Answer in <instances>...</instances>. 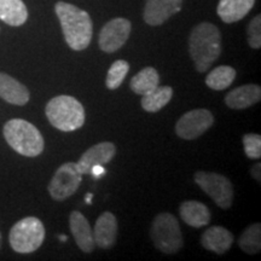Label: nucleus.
Wrapping results in <instances>:
<instances>
[{"label": "nucleus", "mask_w": 261, "mask_h": 261, "mask_svg": "<svg viewBox=\"0 0 261 261\" xmlns=\"http://www.w3.org/2000/svg\"><path fill=\"white\" fill-rule=\"evenodd\" d=\"M69 226L77 247L84 253H92L96 248L92 228L89 220L79 211H73L69 217Z\"/></svg>", "instance_id": "nucleus-13"}, {"label": "nucleus", "mask_w": 261, "mask_h": 261, "mask_svg": "<svg viewBox=\"0 0 261 261\" xmlns=\"http://www.w3.org/2000/svg\"><path fill=\"white\" fill-rule=\"evenodd\" d=\"M55 10L68 46L74 51L85 50L90 45L93 34L90 15L77 6L64 2H58Z\"/></svg>", "instance_id": "nucleus-1"}, {"label": "nucleus", "mask_w": 261, "mask_h": 261, "mask_svg": "<svg viewBox=\"0 0 261 261\" xmlns=\"http://www.w3.org/2000/svg\"><path fill=\"white\" fill-rule=\"evenodd\" d=\"M60 241L61 242H65V241H67V236H65V234H61Z\"/></svg>", "instance_id": "nucleus-31"}, {"label": "nucleus", "mask_w": 261, "mask_h": 261, "mask_svg": "<svg viewBox=\"0 0 261 261\" xmlns=\"http://www.w3.org/2000/svg\"><path fill=\"white\" fill-rule=\"evenodd\" d=\"M47 120L55 128L63 132H73L85 123V109L76 98L57 96L52 98L45 108Z\"/></svg>", "instance_id": "nucleus-4"}, {"label": "nucleus", "mask_w": 261, "mask_h": 261, "mask_svg": "<svg viewBox=\"0 0 261 261\" xmlns=\"http://www.w3.org/2000/svg\"><path fill=\"white\" fill-rule=\"evenodd\" d=\"M28 18L27 6L22 0H0V19L12 27L25 23Z\"/></svg>", "instance_id": "nucleus-20"}, {"label": "nucleus", "mask_w": 261, "mask_h": 261, "mask_svg": "<svg viewBox=\"0 0 261 261\" xmlns=\"http://www.w3.org/2000/svg\"><path fill=\"white\" fill-rule=\"evenodd\" d=\"M3 133L8 144L19 155L35 158L44 150L45 143L40 130L23 119L10 120L5 123Z\"/></svg>", "instance_id": "nucleus-3"}, {"label": "nucleus", "mask_w": 261, "mask_h": 261, "mask_svg": "<svg viewBox=\"0 0 261 261\" xmlns=\"http://www.w3.org/2000/svg\"><path fill=\"white\" fill-rule=\"evenodd\" d=\"M244 152L249 159L259 160L261 158V137L255 133L243 136Z\"/></svg>", "instance_id": "nucleus-26"}, {"label": "nucleus", "mask_w": 261, "mask_h": 261, "mask_svg": "<svg viewBox=\"0 0 261 261\" xmlns=\"http://www.w3.org/2000/svg\"><path fill=\"white\" fill-rule=\"evenodd\" d=\"M261 99V89L255 84H248L237 87L225 97V103L234 110H243L255 106Z\"/></svg>", "instance_id": "nucleus-15"}, {"label": "nucleus", "mask_w": 261, "mask_h": 261, "mask_svg": "<svg viewBox=\"0 0 261 261\" xmlns=\"http://www.w3.org/2000/svg\"><path fill=\"white\" fill-rule=\"evenodd\" d=\"M159 83L160 76L158 70L152 67H146L132 77L129 87L136 94L144 96L156 89L159 86Z\"/></svg>", "instance_id": "nucleus-21"}, {"label": "nucleus", "mask_w": 261, "mask_h": 261, "mask_svg": "<svg viewBox=\"0 0 261 261\" xmlns=\"http://www.w3.org/2000/svg\"><path fill=\"white\" fill-rule=\"evenodd\" d=\"M117 220L115 215L110 212L104 213L98 218L94 225L93 238L97 247L102 249H110L116 242Z\"/></svg>", "instance_id": "nucleus-14"}, {"label": "nucleus", "mask_w": 261, "mask_h": 261, "mask_svg": "<svg viewBox=\"0 0 261 261\" xmlns=\"http://www.w3.org/2000/svg\"><path fill=\"white\" fill-rule=\"evenodd\" d=\"M90 174H92L93 178L98 179V178L102 177V175L106 174V169H104L102 165H97V166H94V167H92V169H91Z\"/></svg>", "instance_id": "nucleus-28"}, {"label": "nucleus", "mask_w": 261, "mask_h": 261, "mask_svg": "<svg viewBox=\"0 0 261 261\" xmlns=\"http://www.w3.org/2000/svg\"><path fill=\"white\" fill-rule=\"evenodd\" d=\"M173 89L169 86H158L151 92L142 98V108L148 113H158L163 107L171 102Z\"/></svg>", "instance_id": "nucleus-22"}, {"label": "nucleus", "mask_w": 261, "mask_h": 261, "mask_svg": "<svg viewBox=\"0 0 261 261\" xmlns=\"http://www.w3.org/2000/svg\"><path fill=\"white\" fill-rule=\"evenodd\" d=\"M238 246L244 253L257 254L261 250V225L253 224L248 226L238 240Z\"/></svg>", "instance_id": "nucleus-24"}, {"label": "nucleus", "mask_w": 261, "mask_h": 261, "mask_svg": "<svg viewBox=\"0 0 261 261\" xmlns=\"http://www.w3.org/2000/svg\"><path fill=\"white\" fill-rule=\"evenodd\" d=\"M116 154V148L113 143L102 142L91 146L81 156L79 161L76 162L77 168L81 174H90L91 169L94 166L102 165L110 162Z\"/></svg>", "instance_id": "nucleus-11"}, {"label": "nucleus", "mask_w": 261, "mask_h": 261, "mask_svg": "<svg viewBox=\"0 0 261 261\" xmlns=\"http://www.w3.org/2000/svg\"><path fill=\"white\" fill-rule=\"evenodd\" d=\"M248 44L252 48L261 47V16L257 15L248 25Z\"/></svg>", "instance_id": "nucleus-27"}, {"label": "nucleus", "mask_w": 261, "mask_h": 261, "mask_svg": "<svg viewBox=\"0 0 261 261\" xmlns=\"http://www.w3.org/2000/svg\"><path fill=\"white\" fill-rule=\"evenodd\" d=\"M83 174L75 162L63 163L52 177L48 184V194L55 201L63 202L73 196L79 189Z\"/></svg>", "instance_id": "nucleus-8"}, {"label": "nucleus", "mask_w": 261, "mask_h": 261, "mask_svg": "<svg viewBox=\"0 0 261 261\" xmlns=\"http://www.w3.org/2000/svg\"><path fill=\"white\" fill-rule=\"evenodd\" d=\"M181 220L189 226L200 228L207 226L211 221V212L208 207L198 201H185L179 207Z\"/></svg>", "instance_id": "nucleus-18"}, {"label": "nucleus", "mask_w": 261, "mask_h": 261, "mask_svg": "<svg viewBox=\"0 0 261 261\" xmlns=\"http://www.w3.org/2000/svg\"><path fill=\"white\" fill-rule=\"evenodd\" d=\"M130 29V22L126 18H114L109 21L102 28L98 39L99 48L107 54H113L121 48L128 40Z\"/></svg>", "instance_id": "nucleus-10"}, {"label": "nucleus", "mask_w": 261, "mask_h": 261, "mask_svg": "<svg viewBox=\"0 0 261 261\" xmlns=\"http://www.w3.org/2000/svg\"><path fill=\"white\" fill-rule=\"evenodd\" d=\"M234 236L223 226H211L204 231L201 237V244L204 249L217 254L226 253L232 246Z\"/></svg>", "instance_id": "nucleus-16"}, {"label": "nucleus", "mask_w": 261, "mask_h": 261, "mask_svg": "<svg viewBox=\"0 0 261 261\" xmlns=\"http://www.w3.org/2000/svg\"><path fill=\"white\" fill-rule=\"evenodd\" d=\"M182 0H146L144 21L149 25H161L181 10Z\"/></svg>", "instance_id": "nucleus-12"}, {"label": "nucleus", "mask_w": 261, "mask_h": 261, "mask_svg": "<svg viewBox=\"0 0 261 261\" xmlns=\"http://www.w3.org/2000/svg\"><path fill=\"white\" fill-rule=\"evenodd\" d=\"M221 35L217 25L202 22L192 29L189 38V54L198 73H205L220 56Z\"/></svg>", "instance_id": "nucleus-2"}, {"label": "nucleus", "mask_w": 261, "mask_h": 261, "mask_svg": "<svg viewBox=\"0 0 261 261\" xmlns=\"http://www.w3.org/2000/svg\"><path fill=\"white\" fill-rule=\"evenodd\" d=\"M214 116L207 109H194L185 113L175 123V133L179 138L194 140L204 135L213 126Z\"/></svg>", "instance_id": "nucleus-9"}, {"label": "nucleus", "mask_w": 261, "mask_h": 261, "mask_svg": "<svg viewBox=\"0 0 261 261\" xmlns=\"http://www.w3.org/2000/svg\"><path fill=\"white\" fill-rule=\"evenodd\" d=\"M129 70V64L128 62L119 60L115 61L112 64V67L109 68L107 75V87L109 90H116L121 86V84L125 80L127 73Z\"/></svg>", "instance_id": "nucleus-25"}, {"label": "nucleus", "mask_w": 261, "mask_h": 261, "mask_svg": "<svg viewBox=\"0 0 261 261\" xmlns=\"http://www.w3.org/2000/svg\"><path fill=\"white\" fill-rule=\"evenodd\" d=\"M2 240H3V237H2V233H0V248H2Z\"/></svg>", "instance_id": "nucleus-32"}, {"label": "nucleus", "mask_w": 261, "mask_h": 261, "mask_svg": "<svg viewBox=\"0 0 261 261\" xmlns=\"http://www.w3.org/2000/svg\"><path fill=\"white\" fill-rule=\"evenodd\" d=\"M254 4L255 0H220L217 12L225 23H234L246 17Z\"/></svg>", "instance_id": "nucleus-19"}, {"label": "nucleus", "mask_w": 261, "mask_h": 261, "mask_svg": "<svg viewBox=\"0 0 261 261\" xmlns=\"http://www.w3.org/2000/svg\"><path fill=\"white\" fill-rule=\"evenodd\" d=\"M195 182L207 194L218 207L231 208L233 202V185L225 175L200 171L195 174Z\"/></svg>", "instance_id": "nucleus-7"}, {"label": "nucleus", "mask_w": 261, "mask_h": 261, "mask_svg": "<svg viewBox=\"0 0 261 261\" xmlns=\"http://www.w3.org/2000/svg\"><path fill=\"white\" fill-rule=\"evenodd\" d=\"M44 224L35 217H27L17 221L9 233L10 246L19 254L35 252L44 243Z\"/></svg>", "instance_id": "nucleus-5"}, {"label": "nucleus", "mask_w": 261, "mask_h": 261, "mask_svg": "<svg viewBox=\"0 0 261 261\" xmlns=\"http://www.w3.org/2000/svg\"><path fill=\"white\" fill-rule=\"evenodd\" d=\"M0 98L14 106H25L29 102V90L6 73L0 71Z\"/></svg>", "instance_id": "nucleus-17"}, {"label": "nucleus", "mask_w": 261, "mask_h": 261, "mask_svg": "<svg viewBox=\"0 0 261 261\" xmlns=\"http://www.w3.org/2000/svg\"><path fill=\"white\" fill-rule=\"evenodd\" d=\"M250 173H252L253 178L255 179L257 182L261 181V174H260V173H261V165H260V162H257L253 166V168H252V171H250Z\"/></svg>", "instance_id": "nucleus-29"}, {"label": "nucleus", "mask_w": 261, "mask_h": 261, "mask_svg": "<svg viewBox=\"0 0 261 261\" xmlns=\"http://www.w3.org/2000/svg\"><path fill=\"white\" fill-rule=\"evenodd\" d=\"M150 237L156 249L165 254H174L184 246L178 219L173 214L156 215L150 228Z\"/></svg>", "instance_id": "nucleus-6"}, {"label": "nucleus", "mask_w": 261, "mask_h": 261, "mask_svg": "<svg viewBox=\"0 0 261 261\" xmlns=\"http://www.w3.org/2000/svg\"><path fill=\"white\" fill-rule=\"evenodd\" d=\"M92 197H93L92 194H87V195H86V197H85V201H86L87 204L92 203Z\"/></svg>", "instance_id": "nucleus-30"}, {"label": "nucleus", "mask_w": 261, "mask_h": 261, "mask_svg": "<svg viewBox=\"0 0 261 261\" xmlns=\"http://www.w3.org/2000/svg\"><path fill=\"white\" fill-rule=\"evenodd\" d=\"M236 74V70L230 65H219L208 73L205 77V85L215 91L226 90L233 83Z\"/></svg>", "instance_id": "nucleus-23"}]
</instances>
